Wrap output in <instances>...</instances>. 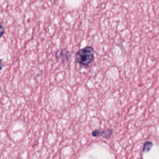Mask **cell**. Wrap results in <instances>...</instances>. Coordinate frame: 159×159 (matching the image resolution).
Here are the masks:
<instances>
[{
  "mask_svg": "<svg viewBox=\"0 0 159 159\" xmlns=\"http://www.w3.org/2000/svg\"><path fill=\"white\" fill-rule=\"evenodd\" d=\"M94 50L91 46H86L80 49L75 55V60L82 66H88L94 60Z\"/></svg>",
  "mask_w": 159,
  "mask_h": 159,
  "instance_id": "1",
  "label": "cell"
},
{
  "mask_svg": "<svg viewBox=\"0 0 159 159\" xmlns=\"http://www.w3.org/2000/svg\"><path fill=\"white\" fill-rule=\"evenodd\" d=\"M71 56L70 52L65 49H59L55 53L56 58L63 61H68Z\"/></svg>",
  "mask_w": 159,
  "mask_h": 159,
  "instance_id": "2",
  "label": "cell"
},
{
  "mask_svg": "<svg viewBox=\"0 0 159 159\" xmlns=\"http://www.w3.org/2000/svg\"><path fill=\"white\" fill-rule=\"evenodd\" d=\"M112 133V130L111 129H107L106 130L96 129L92 132V135L95 137L101 136L106 139H108L111 137Z\"/></svg>",
  "mask_w": 159,
  "mask_h": 159,
  "instance_id": "3",
  "label": "cell"
},
{
  "mask_svg": "<svg viewBox=\"0 0 159 159\" xmlns=\"http://www.w3.org/2000/svg\"><path fill=\"white\" fill-rule=\"evenodd\" d=\"M153 146V143L150 141H147L144 143L143 146V149H142V152L143 153H147L149 152L152 147Z\"/></svg>",
  "mask_w": 159,
  "mask_h": 159,
  "instance_id": "4",
  "label": "cell"
},
{
  "mask_svg": "<svg viewBox=\"0 0 159 159\" xmlns=\"http://www.w3.org/2000/svg\"><path fill=\"white\" fill-rule=\"evenodd\" d=\"M4 32V27L2 25H1V35L2 36Z\"/></svg>",
  "mask_w": 159,
  "mask_h": 159,
  "instance_id": "5",
  "label": "cell"
}]
</instances>
